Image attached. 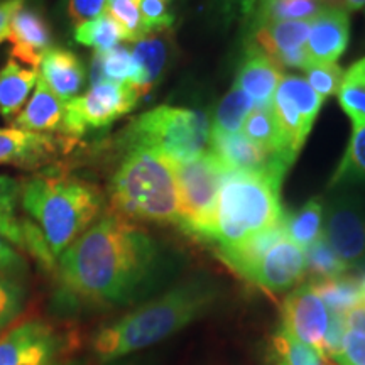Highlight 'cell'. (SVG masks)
I'll return each mask as SVG.
<instances>
[{
	"mask_svg": "<svg viewBox=\"0 0 365 365\" xmlns=\"http://www.w3.org/2000/svg\"><path fill=\"white\" fill-rule=\"evenodd\" d=\"M282 180L274 173L228 171L203 240L217 244L218 250L234 247L282 223Z\"/></svg>",
	"mask_w": 365,
	"mask_h": 365,
	"instance_id": "277c9868",
	"label": "cell"
},
{
	"mask_svg": "<svg viewBox=\"0 0 365 365\" xmlns=\"http://www.w3.org/2000/svg\"><path fill=\"white\" fill-rule=\"evenodd\" d=\"M171 0H139V11L149 33L171 29L175 16L170 11Z\"/></svg>",
	"mask_w": 365,
	"mask_h": 365,
	"instance_id": "ab89813d",
	"label": "cell"
},
{
	"mask_svg": "<svg viewBox=\"0 0 365 365\" xmlns=\"http://www.w3.org/2000/svg\"><path fill=\"white\" fill-rule=\"evenodd\" d=\"M350 41V16L339 7H323L309 21L307 56L312 63H336Z\"/></svg>",
	"mask_w": 365,
	"mask_h": 365,
	"instance_id": "2e32d148",
	"label": "cell"
},
{
	"mask_svg": "<svg viewBox=\"0 0 365 365\" xmlns=\"http://www.w3.org/2000/svg\"><path fill=\"white\" fill-rule=\"evenodd\" d=\"M208 140L210 120L203 112L170 105L143 113L120 135V145L125 150H153L173 164L198 158Z\"/></svg>",
	"mask_w": 365,
	"mask_h": 365,
	"instance_id": "8992f818",
	"label": "cell"
},
{
	"mask_svg": "<svg viewBox=\"0 0 365 365\" xmlns=\"http://www.w3.org/2000/svg\"><path fill=\"white\" fill-rule=\"evenodd\" d=\"M307 81L323 100L339 93L341 80H344V68L339 63H312L307 70Z\"/></svg>",
	"mask_w": 365,
	"mask_h": 365,
	"instance_id": "f35d334b",
	"label": "cell"
},
{
	"mask_svg": "<svg viewBox=\"0 0 365 365\" xmlns=\"http://www.w3.org/2000/svg\"><path fill=\"white\" fill-rule=\"evenodd\" d=\"M307 274V254L287 237L272 245L247 279L269 293H284L298 286Z\"/></svg>",
	"mask_w": 365,
	"mask_h": 365,
	"instance_id": "4fadbf2b",
	"label": "cell"
},
{
	"mask_svg": "<svg viewBox=\"0 0 365 365\" xmlns=\"http://www.w3.org/2000/svg\"><path fill=\"white\" fill-rule=\"evenodd\" d=\"M281 78V66H277L254 43H249L237 70L234 85L252 98L255 107H269L272 105L274 93L279 86Z\"/></svg>",
	"mask_w": 365,
	"mask_h": 365,
	"instance_id": "ac0fdd59",
	"label": "cell"
},
{
	"mask_svg": "<svg viewBox=\"0 0 365 365\" xmlns=\"http://www.w3.org/2000/svg\"><path fill=\"white\" fill-rule=\"evenodd\" d=\"M279 88H282L289 95L291 100L296 103L298 110L303 117L304 124H307L309 129H312L314 120H317L319 108L325 100H323L319 95L314 91L304 76L298 75H282L279 81Z\"/></svg>",
	"mask_w": 365,
	"mask_h": 365,
	"instance_id": "8d00e7d4",
	"label": "cell"
},
{
	"mask_svg": "<svg viewBox=\"0 0 365 365\" xmlns=\"http://www.w3.org/2000/svg\"><path fill=\"white\" fill-rule=\"evenodd\" d=\"M70 137H54L17 129H0V166H17L34 170L49 163L68 148Z\"/></svg>",
	"mask_w": 365,
	"mask_h": 365,
	"instance_id": "9a60e30c",
	"label": "cell"
},
{
	"mask_svg": "<svg viewBox=\"0 0 365 365\" xmlns=\"http://www.w3.org/2000/svg\"><path fill=\"white\" fill-rule=\"evenodd\" d=\"M212 153L230 171L274 173L286 176L291 163L277 154L269 153L262 145L250 140L242 132L235 134H210Z\"/></svg>",
	"mask_w": 365,
	"mask_h": 365,
	"instance_id": "5bb4252c",
	"label": "cell"
},
{
	"mask_svg": "<svg viewBox=\"0 0 365 365\" xmlns=\"http://www.w3.org/2000/svg\"><path fill=\"white\" fill-rule=\"evenodd\" d=\"M339 102L352 124H365V56L344 73Z\"/></svg>",
	"mask_w": 365,
	"mask_h": 365,
	"instance_id": "1f68e13d",
	"label": "cell"
},
{
	"mask_svg": "<svg viewBox=\"0 0 365 365\" xmlns=\"http://www.w3.org/2000/svg\"><path fill=\"white\" fill-rule=\"evenodd\" d=\"M255 107L252 98L244 93L239 86H232L230 91L218 103L210 134H235L240 132L245 118Z\"/></svg>",
	"mask_w": 365,
	"mask_h": 365,
	"instance_id": "4dcf8cb0",
	"label": "cell"
},
{
	"mask_svg": "<svg viewBox=\"0 0 365 365\" xmlns=\"http://www.w3.org/2000/svg\"><path fill=\"white\" fill-rule=\"evenodd\" d=\"M108 193L118 217L130 222L180 223L175 164L153 150H125Z\"/></svg>",
	"mask_w": 365,
	"mask_h": 365,
	"instance_id": "5b68a950",
	"label": "cell"
},
{
	"mask_svg": "<svg viewBox=\"0 0 365 365\" xmlns=\"http://www.w3.org/2000/svg\"><path fill=\"white\" fill-rule=\"evenodd\" d=\"M7 41L11 43V56L36 70L44 53L51 48V27L38 9L22 6L14 14Z\"/></svg>",
	"mask_w": 365,
	"mask_h": 365,
	"instance_id": "e0dca14e",
	"label": "cell"
},
{
	"mask_svg": "<svg viewBox=\"0 0 365 365\" xmlns=\"http://www.w3.org/2000/svg\"><path fill=\"white\" fill-rule=\"evenodd\" d=\"M107 14H110L117 24L122 27L125 34V41L143 39L144 36L149 34L148 27H145L143 16L139 11V0H108Z\"/></svg>",
	"mask_w": 365,
	"mask_h": 365,
	"instance_id": "74e56055",
	"label": "cell"
},
{
	"mask_svg": "<svg viewBox=\"0 0 365 365\" xmlns=\"http://www.w3.org/2000/svg\"><path fill=\"white\" fill-rule=\"evenodd\" d=\"M21 185L9 176H0V235L21 252H27V232L31 220L17 215Z\"/></svg>",
	"mask_w": 365,
	"mask_h": 365,
	"instance_id": "484cf974",
	"label": "cell"
},
{
	"mask_svg": "<svg viewBox=\"0 0 365 365\" xmlns=\"http://www.w3.org/2000/svg\"><path fill=\"white\" fill-rule=\"evenodd\" d=\"M360 287H362V294H364V304H365V277L360 279Z\"/></svg>",
	"mask_w": 365,
	"mask_h": 365,
	"instance_id": "f5cc1de1",
	"label": "cell"
},
{
	"mask_svg": "<svg viewBox=\"0 0 365 365\" xmlns=\"http://www.w3.org/2000/svg\"><path fill=\"white\" fill-rule=\"evenodd\" d=\"M359 182H365V124H354L344 158L330 180V188Z\"/></svg>",
	"mask_w": 365,
	"mask_h": 365,
	"instance_id": "f546056e",
	"label": "cell"
},
{
	"mask_svg": "<svg viewBox=\"0 0 365 365\" xmlns=\"http://www.w3.org/2000/svg\"><path fill=\"white\" fill-rule=\"evenodd\" d=\"M272 354L286 365H331V360L323 359L312 346L294 339L284 328H277L272 335Z\"/></svg>",
	"mask_w": 365,
	"mask_h": 365,
	"instance_id": "e575fe53",
	"label": "cell"
},
{
	"mask_svg": "<svg viewBox=\"0 0 365 365\" xmlns=\"http://www.w3.org/2000/svg\"><path fill=\"white\" fill-rule=\"evenodd\" d=\"M19 205L58 261L97 222L105 200L97 186L80 178L39 173L21 182Z\"/></svg>",
	"mask_w": 365,
	"mask_h": 365,
	"instance_id": "3957f363",
	"label": "cell"
},
{
	"mask_svg": "<svg viewBox=\"0 0 365 365\" xmlns=\"http://www.w3.org/2000/svg\"><path fill=\"white\" fill-rule=\"evenodd\" d=\"M282 328L294 339L325 357V333L330 312L309 284H301L286 296L281 308ZM328 360V359H327Z\"/></svg>",
	"mask_w": 365,
	"mask_h": 365,
	"instance_id": "8fae6325",
	"label": "cell"
},
{
	"mask_svg": "<svg viewBox=\"0 0 365 365\" xmlns=\"http://www.w3.org/2000/svg\"><path fill=\"white\" fill-rule=\"evenodd\" d=\"M173 48H175V43H173L171 29L149 33L134 43L130 51L137 66V75L130 86L139 91L140 97L161 80L170 63Z\"/></svg>",
	"mask_w": 365,
	"mask_h": 365,
	"instance_id": "ffe728a7",
	"label": "cell"
},
{
	"mask_svg": "<svg viewBox=\"0 0 365 365\" xmlns=\"http://www.w3.org/2000/svg\"><path fill=\"white\" fill-rule=\"evenodd\" d=\"M323 7L322 0H257L252 27L281 21H312Z\"/></svg>",
	"mask_w": 365,
	"mask_h": 365,
	"instance_id": "83f0119b",
	"label": "cell"
},
{
	"mask_svg": "<svg viewBox=\"0 0 365 365\" xmlns=\"http://www.w3.org/2000/svg\"><path fill=\"white\" fill-rule=\"evenodd\" d=\"M323 237L346 269L365 266V200L336 195L323 207Z\"/></svg>",
	"mask_w": 365,
	"mask_h": 365,
	"instance_id": "30bf717a",
	"label": "cell"
},
{
	"mask_svg": "<svg viewBox=\"0 0 365 365\" xmlns=\"http://www.w3.org/2000/svg\"><path fill=\"white\" fill-rule=\"evenodd\" d=\"M26 277L0 272V333L24 313L27 303Z\"/></svg>",
	"mask_w": 365,
	"mask_h": 365,
	"instance_id": "836d02e7",
	"label": "cell"
},
{
	"mask_svg": "<svg viewBox=\"0 0 365 365\" xmlns=\"http://www.w3.org/2000/svg\"><path fill=\"white\" fill-rule=\"evenodd\" d=\"M65 103L38 78L27 107L14 118V127L39 134L61 130Z\"/></svg>",
	"mask_w": 365,
	"mask_h": 365,
	"instance_id": "44dd1931",
	"label": "cell"
},
{
	"mask_svg": "<svg viewBox=\"0 0 365 365\" xmlns=\"http://www.w3.org/2000/svg\"><path fill=\"white\" fill-rule=\"evenodd\" d=\"M38 78L53 91L63 103L78 97L86 81L81 59L70 49L51 46L39 63Z\"/></svg>",
	"mask_w": 365,
	"mask_h": 365,
	"instance_id": "d6986e66",
	"label": "cell"
},
{
	"mask_svg": "<svg viewBox=\"0 0 365 365\" xmlns=\"http://www.w3.org/2000/svg\"><path fill=\"white\" fill-rule=\"evenodd\" d=\"M78 335L44 318H29L0 335V365H66L75 359Z\"/></svg>",
	"mask_w": 365,
	"mask_h": 365,
	"instance_id": "52a82bcc",
	"label": "cell"
},
{
	"mask_svg": "<svg viewBox=\"0 0 365 365\" xmlns=\"http://www.w3.org/2000/svg\"><path fill=\"white\" fill-rule=\"evenodd\" d=\"M309 286L313 291L322 298L323 303L327 304L328 312L346 314L352 312L354 308L364 304V294L360 281L355 277L340 276L333 277V279L323 281H312Z\"/></svg>",
	"mask_w": 365,
	"mask_h": 365,
	"instance_id": "4316f807",
	"label": "cell"
},
{
	"mask_svg": "<svg viewBox=\"0 0 365 365\" xmlns=\"http://www.w3.org/2000/svg\"><path fill=\"white\" fill-rule=\"evenodd\" d=\"M345 322L349 330L364 333L365 335V304H360V307L354 308L352 312L346 313Z\"/></svg>",
	"mask_w": 365,
	"mask_h": 365,
	"instance_id": "c3c4849f",
	"label": "cell"
},
{
	"mask_svg": "<svg viewBox=\"0 0 365 365\" xmlns=\"http://www.w3.org/2000/svg\"><path fill=\"white\" fill-rule=\"evenodd\" d=\"M124 39L125 34L122 27L107 12L85 22V24L75 27L76 43L93 48L95 51H108V49L115 48Z\"/></svg>",
	"mask_w": 365,
	"mask_h": 365,
	"instance_id": "d6a6232c",
	"label": "cell"
},
{
	"mask_svg": "<svg viewBox=\"0 0 365 365\" xmlns=\"http://www.w3.org/2000/svg\"><path fill=\"white\" fill-rule=\"evenodd\" d=\"M66 365H90L88 362H86V360H81V359H73L70 364H66Z\"/></svg>",
	"mask_w": 365,
	"mask_h": 365,
	"instance_id": "816d5d0a",
	"label": "cell"
},
{
	"mask_svg": "<svg viewBox=\"0 0 365 365\" xmlns=\"http://www.w3.org/2000/svg\"><path fill=\"white\" fill-rule=\"evenodd\" d=\"M335 365H365V335L349 330L341 352L331 360Z\"/></svg>",
	"mask_w": 365,
	"mask_h": 365,
	"instance_id": "b9f144b4",
	"label": "cell"
},
{
	"mask_svg": "<svg viewBox=\"0 0 365 365\" xmlns=\"http://www.w3.org/2000/svg\"><path fill=\"white\" fill-rule=\"evenodd\" d=\"M228 168L212 150L198 158L175 164L180 202V225L188 234L203 239L212 222L213 210Z\"/></svg>",
	"mask_w": 365,
	"mask_h": 365,
	"instance_id": "ba28073f",
	"label": "cell"
},
{
	"mask_svg": "<svg viewBox=\"0 0 365 365\" xmlns=\"http://www.w3.org/2000/svg\"><path fill=\"white\" fill-rule=\"evenodd\" d=\"M163 269L158 242L143 227L108 213L56 261L66 298L93 307H125L154 289Z\"/></svg>",
	"mask_w": 365,
	"mask_h": 365,
	"instance_id": "6da1fadb",
	"label": "cell"
},
{
	"mask_svg": "<svg viewBox=\"0 0 365 365\" xmlns=\"http://www.w3.org/2000/svg\"><path fill=\"white\" fill-rule=\"evenodd\" d=\"M220 298V286L208 276L182 281L158 298L100 327L90 340L97 362L139 354L176 335L196 319L203 318Z\"/></svg>",
	"mask_w": 365,
	"mask_h": 365,
	"instance_id": "7a4b0ae2",
	"label": "cell"
},
{
	"mask_svg": "<svg viewBox=\"0 0 365 365\" xmlns=\"http://www.w3.org/2000/svg\"><path fill=\"white\" fill-rule=\"evenodd\" d=\"M36 83L38 71L24 68L16 59H9L0 68V115L6 120L19 115Z\"/></svg>",
	"mask_w": 365,
	"mask_h": 365,
	"instance_id": "7402d4cb",
	"label": "cell"
},
{
	"mask_svg": "<svg viewBox=\"0 0 365 365\" xmlns=\"http://www.w3.org/2000/svg\"><path fill=\"white\" fill-rule=\"evenodd\" d=\"M108 0H65L63 9L73 26L85 24L107 11Z\"/></svg>",
	"mask_w": 365,
	"mask_h": 365,
	"instance_id": "60d3db41",
	"label": "cell"
},
{
	"mask_svg": "<svg viewBox=\"0 0 365 365\" xmlns=\"http://www.w3.org/2000/svg\"><path fill=\"white\" fill-rule=\"evenodd\" d=\"M282 225H284L287 239L298 245V247L307 250L313 242H317L323 235L322 200H309L296 213L284 215Z\"/></svg>",
	"mask_w": 365,
	"mask_h": 365,
	"instance_id": "f1b7e54d",
	"label": "cell"
},
{
	"mask_svg": "<svg viewBox=\"0 0 365 365\" xmlns=\"http://www.w3.org/2000/svg\"><path fill=\"white\" fill-rule=\"evenodd\" d=\"M304 254H307V272L312 277V281L333 279V277L344 276L349 271L339 259V255L333 252V249L328 245L323 235L317 242H313L304 250Z\"/></svg>",
	"mask_w": 365,
	"mask_h": 365,
	"instance_id": "d590c367",
	"label": "cell"
},
{
	"mask_svg": "<svg viewBox=\"0 0 365 365\" xmlns=\"http://www.w3.org/2000/svg\"><path fill=\"white\" fill-rule=\"evenodd\" d=\"M137 75V66L132 51L127 46H115L108 51H95L90 65V86L100 83L132 85Z\"/></svg>",
	"mask_w": 365,
	"mask_h": 365,
	"instance_id": "cb8c5ba5",
	"label": "cell"
},
{
	"mask_svg": "<svg viewBox=\"0 0 365 365\" xmlns=\"http://www.w3.org/2000/svg\"><path fill=\"white\" fill-rule=\"evenodd\" d=\"M242 134L247 135L250 140L262 145L269 153L284 158L287 163L293 164L296 154L287 143L284 132H282L272 105L269 107H254L252 112L245 118L242 125Z\"/></svg>",
	"mask_w": 365,
	"mask_h": 365,
	"instance_id": "603a6c76",
	"label": "cell"
},
{
	"mask_svg": "<svg viewBox=\"0 0 365 365\" xmlns=\"http://www.w3.org/2000/svg\"><path fill=\"white\" fill-rule=\"evenodd\" d=\"M100 365H159L158 355L154 354H132L127 357L112 360V362H105Z\"/></svg>",
	"mask_w": 365,
	"mask_h": 365,
	"instance_id": "7dc6e473",
	"label": "cell"
},
{
	"mask_svg": "<svg viewBox=\"0 0 365 365\" xmlns=\"http://www.w3.org/2000/svg\"><path fill=\"white\" fill-rule=\"evenodd\" d=\"M27 269H29V264L24 254L0 235V272L26 277Z\"/></svg>",
	"mask_w": 365,
	"mask_h": 365,
	"instance_id": "f6af8a7d",
	"label": "cell"
},
{
	"mask_svg": "<svg viewBox=\"0 0 365 365\" xmlns=\"http://www.w3.org/2000/svg\"><path fill=\"white\" fill-rule=\"evenodd\" d=\"M365 7V0H344V9L346 12H355Z\"/></svg>",
	"mask_w": 365,
	"mask_h": 365,
	"instance_id": "681fc988",
	"label": "cell"
},
{
	"mask_svg": "<svg viewBox=\"0 0 365 365\" xmlns=\"http://www.w3.org/2000/svg\"><path fill=\"white\" fill-rule=\"evenodd\" d=\"M284 225L279 223L277 227H272L266 232H261V234L250 237V239L240 242V244L234 245V247L220 249V257L228 264V266L234 269L235 272H239L242 277L247 279L249 274L252 272V269L257 266V262L262 259V255L266 254L276 242L284 239Z\"/></svg>",
	"mask_w": 365,
	"mask_h": 365,
	"instance_id": "d4e9b609",
	"label": "cell"
},
{
	"mask_svg": "<svg viewBox=\"0 0 365 365\" xmlns=\"http://www.w3.org/2000/svg\"><path fill=\"white\" fill-rule=\"evenodd\" d=\"M218 17L230 24L235 21H247L254 16L257 0H213Z\"/></svg>",
	"mask_w": 365,
	"mask_h": 365,
	"instance_id": "7bdbcfd3",
	"label": "cell"
},
{
	"mask_svg": "<svg viewBox=\"0 0 365 365\" xmlns=\"http://www.w3.org/2000/svg\"><path fill=\"white\" fill-rule=\"evenodd\" d=\"M346 331H349V327H346L345 314L330 312V319H328V328L325 333V357L328 360H333L341 352Z\"/></svg>",
	"mask_w": 365,
	"mask_h": 365,
	"instance_id": "ee69618b",
	"label": "cell"
},
{
	"mask_svg": "<svg viewBox=\"0 0 365 365\" xmlns=\"http://www.w3.org/2000/svg\"><path fill=\"white\" fill-rule=\"evenodd\" d=\"M269 365H286L284 362H282V360L281 359H277L276 357V355H271V357H269Z\"/></svg>",
	"mask_w": 365,
	"mask_h": 365,
	"instance_id": "f907efd6",
	"label": "cell"
},
{
	"mask_svg": "<svg viewBox=\"0 0 365 365\" xmlns=\"http://www.w3.org/2000/svg\"><path fill=\"white\" fill-rule=\"evenodd\" d=\"M24 2L26 0H0V44L7 41L14 14L24 6Z\"/></svg>",
	"mask_w": 365,
	"mask_h": 365,
	"instance_id": "bcb514c9",
	"label": "cell"
},
{
	"mask_svg": "<svg viewBox=\"0 0 365 365\" xmlns=\"http://www.w3.org/2000/svg\"><path fill=\"white\" fill-rule=\"evenodd\" d=\"M140 100V93L130 85L100 83L90 86L85 95L71 98L65 103L61 130L70 139L83 135L85 132L103 129L117 118L134 110Z\"/></svg>",
	"mask_w": 365,
	"mask_h": 365,
	"instance_id": "9c48e42d",
	"label": "cell"
},
{
	"mask_svg": "<svg viewBox=\"0 0 365 365\" xmlns=\"http://www.w3.org/2000/svg\"><path fill=\"white\" fill-rule=\"evenodd\" d=\"M309 21H281L252 27V41L277 66L307 70V41Z\"/></svg>",
	"mask_w": 365,
	"mask_h": 365,
	"instance_id": "7c38bea8",
	"label": "cell"
}]
</instances>
